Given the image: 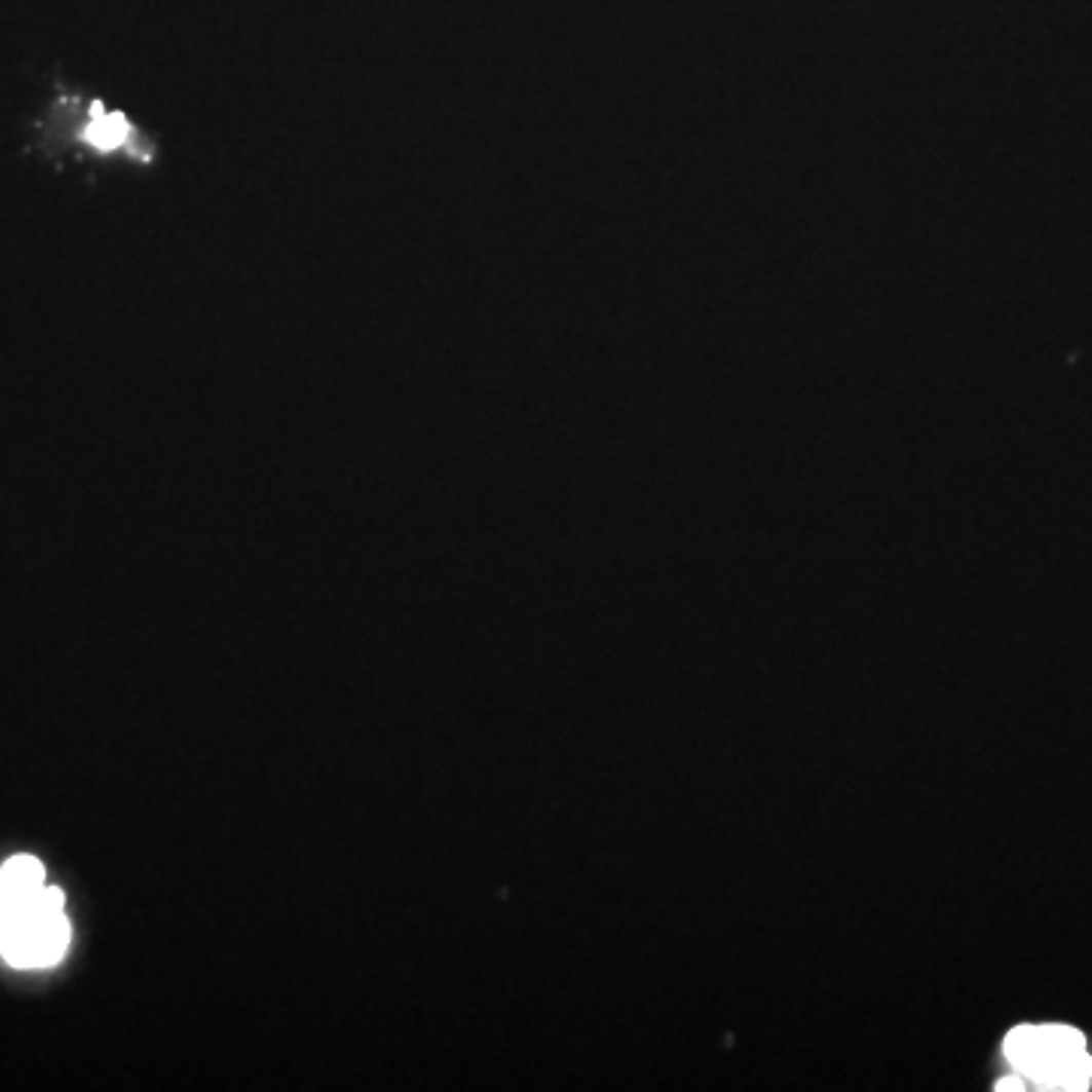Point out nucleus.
I'll list each match as a JSON object with an SVG mask.
<instances>
[{
	"instance_id": "f257e3e1",
	"label": "nucleus",
	"mask_w": 1092,
	"mask_h": 1092,
	"mask_svg": "<svg viewBox=\"0 0 1092 1092\" xmlns=\"http://www.w3.org/2000/svg\"><path fill=\"white\" fill-rule=\"evenodd\" d=\"M1005 1056L1041 1090H1087L1092 1081L1087 1041L1071 1026H1017L1005 1038Z\"/></svg>"
},
{
	"instance_id": "f03ea898",
	"label": "nucleus",
	"mask_w": 1092,
	"mask_h": 1092,
	"mask_svg": "<svg viewBox=\"0 0 1092 1092\" xmlns=\"http://www.w3.org/2000/svg\"><path fill=\"white\" fill-rule=\"evenodd\" d=\"M82 140L91 143L95 149L104 152H116V149H130L137 158L146 155V143L137 137V130L130 128L128 119L122 113H107L101 104L91 107V119L82 130Z\"/></svg>"
},
{
	"instance_id": "7ed1b4c3",
	"label": "nucleus",
	"mask_w": 1092,
	"mask_h": 1092,
	"mask_svg": "<svg viewBox=\"0 0 1092 1092\" xmlns=\"http://www.w3.org/2000/svg\"><path fill=\"white\" fill-rule=\"evenodd\" d=\"M46 887V871L34 856H12L0 868V890L9 896H34Z\"/></svg>"
},
{
	"instance_id": "20e7f679",
	"label": "nucleus",
	"mask_w": 1092,
	"mask_h": 1092,
	"mask_svg": "<svg viewBox=\"0 0 1092 1092\" xmlns=\"http://www.w3.org/2000/svg\"><path fill=\"white\" fill-rule=\"evenodd\" d=\"M995 1090H1026V1078L1020 1075V1078H1008V1081H1002Z\"/></svg>"
}]
</instances>
